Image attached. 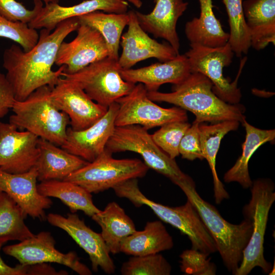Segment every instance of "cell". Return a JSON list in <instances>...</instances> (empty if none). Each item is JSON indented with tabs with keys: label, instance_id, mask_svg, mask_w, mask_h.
<instances>
[{
	"label": "cell",
	"instance_id": "4fadbf2b",
	"mask_svg": "<svg viewBox=\"0 0 275 275\" xmlns=\"http://www.w3.org/2000/svg\"><path fill=\"white\" fill-rule=\"evenodd\" d=\"M51 97L57 107L67 115L74 130L90 127L108 109L93 101L76 83L63 77L51 89Z\"/></svg>",
	"mask_w": 275,
	"mask_h": 275
},
{
	"label": "cell",
	"instance_id": "e575fe53",
	"mask_svg": "<svg viewBox=\"0 0 275 275\" xmlns=\"http://www.w3.org/2000/svg\"><path fill=\"white\" fill-rule=\"evenodd\" d=\"M190 124L187 121H174L160 126L151 134L154 143L171 158L179 155V146L182 138Z\"/></svg>",
	"mask_w": 275,
	"mask_h": 275
},
{
	"label": "cell",
	"instance_id": "83f0119b",
	"mask_svg": "<svg viewBox=\"0 0 275 275\" xmlns=\"http://www.w3.org/2000/svg\"><path fill=\"white\" fill-rule=\"evenodd\" d=\"M91 217L101 227L102 237L113 254L120 253L122 241L136 231L133 221L115 202L108 203L104 210Z\"/></svg>",
	"mask_w": 275,
	"mask_h": 275
},
{
	"label": "cell",
	"instance_id": "ffe728a7",
	"mask_svg": "<svg viewBox=\"0 0 275 275\" xmlns=\"http://www.w3.org/2000/svg\"><path fill=\"white\" fill-rule=\"evenodd\" d=\"M128 6V2L125 0H85L67 7L49 3L41 8L29 25L36 30L44 29L52 31L58 24L67 19L97 11L124 13L127 12Z\"/></svg>",
	"mask_w": 275,
	"mask_h": 275
},
{
	"label": "cell",
	"instance_id": "d590c367",
	"mask_svg": "<svg viewBox=\"0 0 275 275\" xmlns=\"http://www.w3.org/2000/svg\"><path fill=\"white\" fill-rule=\"evenodd\" d=\"M39 37L37 30L28 23L12 21L0 15V37L11 40L28 51L37 43Z\"/></svg>",
	"mask_w": 275,
	"mask_h": 275
},
{
	"label": "cell",
	"instance_id": "44dd1931",
	"mask_svg": "<svg viewBox=\"0 0 275 275\" xmlns=\"http://www.w3.org/2000/svg\"><path fill=\"white\" fill-rule=\"evenodd\" d=\"M153 10L148 14L135 11L141 28L155 38L166 40L179 54L180 40L176 25L179 18L187 8L188 3L183 0H154Z\"/></svg>",
	"mask_w": 275,
	"mask_h": 275
},
{
	"label": "cell",
	"instance_id": "8fae6325",
	"mask_svg": "<svg viewBox=\"0 0 275 275\" xmlns=\"http://www.w3.org/2000/svg\"><path fill=\"white\" fill-rule=\"evenodd\" d=\"M119 104L116 127L138 125L147 130L174 121H187L185 110L179 107L163 108L151 100L141 83L135 84L127 95L116 101Z\"/></svg>",
	"mask_w": 275,
	"mask_h": 275
},
{
	"label": "cell",
	"instance_id": "ba28073f",
	"mask_svg": "<svg viewBox=\"0 0 275 275\" xmlns=\"http://www.w3.org/2000/svg\"><path fill=\"white\" fill-rule=\"evenodd\" d=\"M149 168L137 158L115 159L106 149L92 162L64 180L77 184L90 193H98L132 178L144 177Z\"/></svg>",
	"mask_w": 275,
	"mask_h": 275
},
{
	"label": "cell",
	"instance_id": "ee69618b",
	"mask_svg": "<svg viewBox=\"0 0 275 275\" xmlns=\"http://www.w3.org/2000/svg\"><path fill=\"white\" fill-rule=\"evenodd\" d=\"M60 0H34V1H41L44 3L45 4L49 3H59Z\"/></svg>",
	"mask_w": 275,
	"mask_h": 275
},
{
	"label": "cell",
	"instance_id": "8992f818",
	"mask_svg": "<svg viewBox=\"0 0 275 275\" xmlns=\"http://www.w3.org/2000/svg\"><path fill=\"white\" fill-rule=\"evenodd\" d=\"M251 187V198L242 212L252 223V233L235 275H247L256 267L265 273L272 269L264 258L263 244L269 212L275 201L274 185L271 180L261 178L254 180Z\"/></svg>",
	"mask_w": 275,
	"mask_h": 275
},
{
	"label": "cell",
	"instance_id": "f1b7e54d",
	"mask_svg": "<svg viewBox=\"0 0 275 275\" xmlns=\"http://www.w3.org/2000/svg\"><path fill=\"white\" fill-rule=\"evenodd\" d=\"M246 131L245 140L242 145V152L234 166L225 174V182H237L243 188L251 187L253 181L249 172V162L255 151L263 144L275 138V130H264L250 124L245 119L242 123Z\"/></svg>",
	"mask_w": 275,
	"mask_h": 275
},
{
	"label": "cell",
	"instance_id": "7a4b0ae2",
	"mask_svg": "<svg viewBox=\"0 0 275 275\" xmlns=\"http://www.w3.org/2000/svg\"><path fill=\"white\" fill-rule=\"evenodd\" d=\"M212 88V82L206 76L191 72L181 83L174 85L171 92L151 91L147 92V95L153 101L173 104L191 112L196 116L195 121L200 124L231 120L242 123L245 119L244 106L225 102L216 95Z\"/></svg>",
	"mask_w": 275,
	"mask_h": 275
},
{
	"label": "cell",
	"instance_id": "1f68e13d",
	"mask_svg": "<svg viewBox=\"0 0 275 275\" xmlns=\"http://www.w3.org/2000/svg\"><path fill=\"white\" fill-rule=\"evenodd\" d=\"M25 218L16 202L5 193H0V243L22 241L34 236L24 223Z\"/></svg>",
	"mask_w": 275,
	"mask_h": 275
},
{
	"label": "cell",
	"instance_id": "d6a6232c",
	"mask_svg": "<svg viewBox=\"0 0 275 275\" xmlns=\"http://www.w3.org/2000/svg\"><path fill=\"white\" fill-rule=\"evenodd\" d=\"M227 15L230 32L228 43L236 56L246 54L251 47V35L242 7L243 0H222Z\"/></svg>",
	"mask_w": 275,
	"mask_h": 275
},
{
	"label": "cell",
	"instance_id": "2e32d148",
	"mask_svg": "<svg viewBox=\"0 0 275 275\" xmlns=\"http://www.w3.org/2000/svg\"><path fill=\"white\" fill-rule=\"evenodd\" d=\"M46 219L50 225L66 231L88 254L94 271H98L100 267L107 274L115 272V264L101 233L88 227L77 214L68 213L67 217H64L59 214L49 213Z\"/></svg>",
	"mask_w": 275,
	"mask_h": 275
},
{
	"label": "cell",
	"instance_id": "52a82bcc",
	"mask_svg": "<svg viewBox=\"0 0 275 275\" xmlns=\"http://www.w3.org/2000/svg\"><path fill=\"white\" fill-rule=\"evenodd\" d=\"M105 149L112 153H137L149 168L167 177L177 186L190 178L181 170L175 159L171 158L154 143L148 130L141 126H116Z\"/></svg>",
	"mask_w": 275,
	"mask_h": 275
},
{
	"label": "cell",
	"instance_id": "4dcf8cb0",
	"mask_svg": "<svg viewBox=\"0 0 275 275\" xmlns=\"http://www.w3.org/2000/svg\"><path fill=\"white\" fill-rule=\"evenodd\" d=\"M77 17L80 23L88 25L100 33L107 45L108 57L118 60L122 33L129 20L128 12L106 13L97 11Z\"/></svg>",
	"mask_w": 275,
	"mask_h": 275
},
{
	"label": "cell",
	"instance_id": "f546056e",
	"mask_svg": "<svg viewBox=\"0 0 275 275\" xmlns=\"http://www.w3.org/2000/svg\"><path fill=\"white\" fill-rule=\"evenodd\" d=\"M37 188L42 196L59 199L72 213L81 210L92 217L101 211L94 204L91 193L72 182L57 180L44 181L37 185Z\"/></svg>",
	"mask_w": 275,
	"mask_h": 275
},
{
	"label": "cell",
	"instance_id": "7bdbcfd3",
	"mask_svg": "<svg viewBox=\"0 0 275 275\" xmlns=\"http://www.w3.org/2000/svg\"><path fill=\"white\" fill-rule=\"evenodd\" d=\"M127 2L132 4L136 8H140L142 6L143 3L141 0H125Z\"/></svg>",
	"mask_w": 275,
	"mask_h": 275
},
{
	"label": "cell",
	"instance_id": "ac0fdd59",
	"mask_svg": "<svg viewBox=\"0 0 275 275\" xmlns=\"http://www.w3.org/2000/svg\"><path fill=\"white\" fill-rule=\"evenodd\" d=\"M128 13V29L122 35L120 43L122 52L118 63L122 69L131 68L137 63L149 58L166 62L178 55L169 44L159 43L149 36L140 26L134 11Z\"/></svg>",
	"mask_w": 275,
	"mask_h": 275
},
{
	"label": "cell",
	"instance_id": "7c38bea8",
	"mask_svg": "<svg viewBox=\"0 0 275 275\" xmlns=\"http://www.w3.org/2000/svg\"><path fill=\"white\" fill-rule=\"evenodd\" d=\"M55 244L51 233L42 231L18 243L4 247L3 252L23 265L57 263L70 268L80 275L92 274L90 269L80 262L75 252L64 254L56 249Z\"/></svg>",
	"mask_w": 275,
	"mask_h": 275
},
{
	"label": "cell",
	"instance_id": "d6986e66",
	"mask_svg": "<svg viewBox=\"0 0 275 275\" xmlns=\"http://www.w3.org/2000/svg\"><path fill=\"white\" fill-rule=\"evenodd\" d=\"M36 168L19 174H11L0 169V193L4 192L21 208L26 218L29 215L40 220L46 219L45 210L49 208L52 201L41 195L37 184Z\"/></svg>",
	"mask_w": 275,
	"mask_h": 275
},
{
	"label": "cell",
	"instance_id": "484cf974",
	"mask_svg": "<svg viewBox=\"0 0 275 275\" xmlns=\"http://www.w3.org/2000/svg\"><path fill=\"white\" fill-rule=\"evenodd\" d=\"M239 122L225 121L212 124L199 125L201 148L204 159L209 165L213 180L215 202L219 204L229 198V195L219 179L216 170V157L224 136L231 131L236 130Z\"/></svg>",
	"mask_w": 275,
	"mask_h": 275
},
{
	"label": "cell",
	"instance_id": "6da1fadb",
	"mask_svg": "<svg viewBox=\"0 0 275 275\" xmlns=\"http://www.w3.org/2000/svg\"><path fill=\"white\" fill-rule=\"evenodd\" d=\"M80 24L78 17L67 19L52 31L42 29L37 43L28 51L12 44L3 53V66L16 101H22L37 89H52L62 77L65 66L52 69L61 44Z\"/></svg>",
	"mask_w": 275,
	"mask_h": 275
},
{
	"label": "cell",
	"instance_id": "9a60e30c",
	"mask_svg": "<svg viewBox=\"0 0 275 275\" xmlns=\"http://www.w3.org/2000/svg\"><path fill=\"white\" fill-rule=\"evenodd\" d=\"M76 31L74 39L64 41L57 53L54 64L64 66L65 73H74L108 55L106 42L96 29L80 23Z\"/></svg>",
	"mask_w": 275,
	"mask_h": 275
},
{
	"label": "cell",
	"instance_id": "3957f363",
	"mask_svg": "<svg viewBox=\"0 0 275 275\" xmlns=\"http://www.w3.org/2000/svg\"><path fill=\"white\" fill-rule=\"evenodd\" d=\"M179 187L197 210L214 241L224 265L229 271L235 274L252 235L251 222L246 218L239 224L227 222L213 205L199 195L191 178Z\"/></svg>",
	"mask_w": 275,
	"mask_h": 275
},
{
	"label": "cell",
	"instance_id": "9c48e42d",
	"mask_svg": "<svg viewBox=\"0 0 275 275\" xmlns=\"http://www.w3.org/2000/svg\"><path fill=\"white\" fill-rule=\"evenodd\" d=\"M190 46L184 54L188 60L191 72L200 73L206 76L213 84V92L225 102L239 103L242 95L237 87V81L246 57L241 60L237 77L230 82L223 73V68L232 63L234 55L228 42L223 46L214 48L198 44H190Z\"/></svg>",
	"mask_w": 275,
	"mask_h": 275
},
{
	"label": "cell",
	"instance_id": "74e56055",
	"mask_svg": "<svg viewBox=\"0 0 275 275\" xmlns=\"http://www.w3.org/2000/svg\"><path fill=\"white\" fill-rule=\"evenodd\" d=\"M43 6V2L34 1L33 9L30 10L16 0H0V15L12 21L29 24Z\"/></svg>",
	"mask_w": 275,
	"mask_h": 275
},
{
	"label": "cell",
	"instance_id": "30bf717a",
	"mask_svg": "<svg viewBox=\"0 0 275 275\" xmlns=\"http://www.w3.org/2000/svg\"><path fill=\"white\" fill-rule=\"evenodd\" d=\"M118 60L108 57L62 77L76 83L96 103L108 107L127 95L135 84L125 81L121 75Z\"/></svg>",
	"mask_w": 275,
	"mask_h": 275
},
{
	"label": "cell",
	"instance_id": "5b68a950",
	"mask_svg": "<svg viewBox=\"0 0 275 275\" xmlns=\"http://www.w3.org/2000/svg\"><path fill=\"white\" fill-rule=\"evenodd\" d=\"M51 89L45 86L22 101L15 100L10 123L18 130L25 129L58 146L64 143L70 120L60 111L51 97Z\"/></svg>",
	"mask_w": 275,
	"mask_h": 275
},
{
	"label": "cell",
	"instance_id": "f35d334b",
	"mask_svg": "<svg viewBox=\"0 0 275 275\" xmlns=\"http://www.w3.org/2000/svg\"><path fill=\"white\" fill-rule=\"evenodd\" d=\"M200 124L194 121L182 138L179 153L182 158L189 160L204 159L201 148Z\"/></svg>",
	"mask_w": 275,
	"mask_h": 275
},
{
	"label": "cell",
	"instance_id": "277c9868",
	"mask_svg": "<svg viewBox=\"0 0 275 275\" xmlns=\"http://www.w3.org/2000/svg\"><path fill=\"white\" fill-rule=\"evenodd\" d=\"M113 189L118 197L127 199L137 207L148 206L161 221L187 235L192 249L208 255L217 252L213 239L197 210L188 200L184 205L174 207L156 203L140 190L138 178L126 180Z\"/></svg>",
	"mask_w": 275,
	"mask_h": 275
},
{
	"label": "cell",
	"instance_id": "60d3db41",
	"mask_svg": "<svg viewBox=\"0 0 275 275\" xmlns=\"http://www.w3.org/2000/svg\"><path fill=\"white\" fill-rule=\"evenodd\" d=\"M4 243H0V252ZM28 265H17L12 267L6 264L0 255V275H25L28 273Z\"/></svg>",
	"mask_w": 275,
	"mask_h": 275
},
{
	"label": "cell",
	"instance_id": "4316f807",
	"mask_svg": "<svg viewBox=\"0 0 275 275\" xmlns=\"http://www.w3.org/2000/svg\"><path fill=\"white\" fill-rule=\"evenodd\" d=\"M174 245L172 237L160 221L148 222L143 230L136 231L122 242L120 252L133 256L157 254Z\"/></svg>",
	"mask_w": 275,
	"mask_h": 275
},
{
	"label": "cell",
	"instance_id": "e0dca14e",
	"mask_svg": "<svg viewBox=\"0 0 275 275\" xmlns=\"http://www.w3.org/2000/svg\"><path fill=\"white\" fill-rule=\"evenodd\" d=\"M119 107L116 102L110 105L105 114L86 129L74 130L68 127L61 147L88 162L93 161L105 150L113 133Z\"/></svg>",
	"mask_w": 275,
	"mask_h": 275
},
{
	"label": "cell",
	"instance_id": "b9f144b4",
	"mask_svg": "<svg viewBox=\"0 0 275 275\" xmlns=\"http://www.w3.org/2000/svg\"><path fill=\"white\" fill-rule=\"evenodd\" d=\"M28 274H66L64 273L67 272L63 271L58 272L50 266L44 263H38L28 265Z\"/></svg>",
	"mask_w": 275,
	"mask_h": 275
},
{
	"label": "cell",
	"instance_id": "8d00e7d4",
	"mask_svg": "<svg viewBox=\"0 0 275 275\" xmlns=\"http://www.w3.org/2000/svg\"><path fill=\"white\" fill-rule=\"evenodd\" d=\"M209 255L192 248L184 251L180 255L181 271L186 274H215L216 265L208 259Z\"/></svg>",
	"mask_w": 275,
	"mask_h": 275
},
{
	"label": "cell",
	"instance_id": "836d02e7",
	"mask_svg": "<svg viewBox=\"0 0 275 275\" xmlns=\"http://www.w3.org/2000/svg\"><path fill=\"white\" fill-rule=\"evenodd\" d=\"M172 266L159 253L130 257L124 262L120 272L123 275H169Z\"/></svg>",
	"mask_w": 275,
	"mask_h": 275
},
{
	"label": "cell",
	"instance_id": "d4e9b609",
	"mask_svg": "<svg viewBox=\"0 0 275 275\" xmlns=\"http://www.w3.org/2000/svg\"><path fill=\"white\" fill-rule=\"evenodd\" d=\"M200 14L187 21L185 26L186 37L190 44L218 47L228 42L229 34L222 28L213 11L212 0H199Z\"/></svg>",
	"mask_w": 275,
	"mask_h": 275
},
{
	"label": "cell",
	"instance_id": "603a6c76",
	"mask_svg": "<svg viewBox=\"0 0 275 275\" xmlns=\"http://www.w3.org/2000/svg\"><path fill=\"white\" fill-rule=\"evenodd\" d=\"M38 145L39 155L35 167L41 182L64 180L88 162L43 139L39 138Z\"/></svg>",
	"mask_w": 275,
	"mask_h": 275
},
{
	"label": "cell",
	"instance_id": "ab89813d",
	"mask_svg": "<svg viewBox=\"0 0 275 275\" xmlns=\"http://www.w3.org/2000/svg\"><path fill=\"white\" fill-rule=\"evenodd\" d=\"M15 100L10 84L6 75L0 71V119L4 117L12 109Z\"/></svg>",
	"mask_w": 275,
	"mask_h": 275
},
{
	"label": "cell",
	"instance_id": "5bb4252c",
	"mask_svg": "<svg viewBox=\"0 0 275 275\" xmlns=\"http://www.w3.org/2000/svg\"><path fill=\"white\" fill-rule=\"evenodd\" d=\"M38 140L30 131L0 121V169L11 174L30 171L39 155Z\"/></svg>",
	"mask_w": 275,
	"mask_h": 275
},
{
	"label": "cell",
	"instance_id": "7402d4cb",
	"mask_svg": "<svg viewBox=\"0 0 275 275\" xmlns=\"http://www.w3.org/2000/svg\"><path fill=\"white\" fill-rule=\"evenodd\" d=\"M121 75L126 81L143 84L147 92L158 91L162 85L181 83L191 73L185 54H178L172 60L156 63L138 69H121Z\"/></svg>",
	"mask_w": 275,
	"mask_h": 275
},
{
	"label": "cell",
	"instance_id": "cb8c5ba5",
	"mask_svg": "<svg viewBox=\"0 0 275 275\" xmlns=\"http://www.w3.org/2000/svg\"><path fill=\"white\" fill-rule=\"evenodd\" d=\"M251 46L259 50L275 44V0H245L242 3Z\"/></svg>",
	"mask_w": 275,
	"mask_h": 275
}]
</instances>
